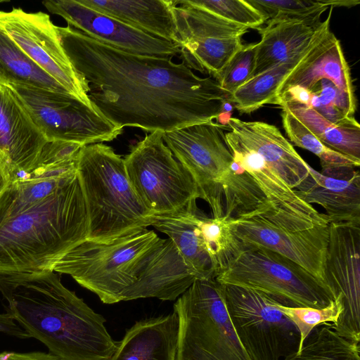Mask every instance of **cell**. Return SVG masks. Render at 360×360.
<instances>
[{
  "instance_id": "obj_12",
  "label": "cell",
  "mask_w": 360,
  "mask_h": 360,
  "mask_svg": "<svg viewBox=\"0 0 360 360\" xmlns=\"http://www.w3.org/2000/svg\"><path fill=\"white\" fill-rule=\"evenodd\" d=\"M179 54L191 70L215 79L243 47L241 37L249 28L227 21L187 1H174Z\"/></svg>"
},
{
  "instance_id": "obj_14",
  "label": "cell",
  "mask_w": 360,
  "mask_h": 360,
  "mask_svg": "<svg viewBox=\"0 0 360 360\" xmlns=\"http://www.w3.org/2000/svg\"><path fill=\"white\" fill-rule=\"evenodd\" d=\"M323 281L335 299L338 295L342 299V313L330 323L333 330L359 344L360 224L329 222Z\"/></svg>"
},
{
  "instance_id": "obj_31",
  "label": "cell",
  "mask_w": 360,
  "mask_h": 360,
  "mask_svg": "<svg viewBox=\"0 0 360 360\" xmlns=\"http://www.w3.org/2000/svg\"><path fill=\"white\" fill-rule=\"evenodd\" d=\"M282 110L283 126L288 139L295 146L316 155L320 160L321 172L345 167H359L360 160L352 159L328 148L288 111L284 109Z\"/></svg>"
},
{
  "instance_id": "obj_6",
  "label": "cell",
  "mask_w": 360,
  "mask_h": 360,
  "mask_svg": "<svg viewBox=\"0 0 360 360\" xmlns=\"http://www.w3.org/2000/svg\"><path fill=\"white\" fill-rule=\"evenodd\" d=\"M77 172L86 202L87 240L108 243L151 226L153 214L134 191L124 159L102 143L84 146Z\"/></svg>"
},
{
  "instance_id": "obj_10",
  "label": "cell",
  "mask_w": 360,
  "mask_h": 360,
  "mask_svg": "<svg viewBox=\"0 0 360 360\" xmlns=\"http://www.w3.org/2000/svg\"><path fill=\"white\" fill-rule=\"evenodd\" d=\"M222 285L229 319L251 360H281L297 352L300 332L276 301L255 290Z\"/></svg>"
},
{
  "instance_id": "obj_26",
  "label": "cell",
  "mask_w": 360,
  "mask_h": 360,
  "mask_svg": "<svg viewBox=\"0 0 360 360\" xmlns=\"http://www.w3.org/2000/svg\"><path fill=\"white\" fill-rule=\"evenodd\" d=\"M202 212L195 205L176 214L154 215L151 226L168 236L188 271L196 279L215 278L212 262L199 232Z\"/></svg>"
},
{
  "instance_id": "obj_38",
  "label": "cell",
  "mask_w": 360,
  "mask_h": 360,
  "mask_svg": "<svg viewBox=\"0 0 360 360\" xmlns=\"http://www.w3.org/2000/svg\"><path fill=\"white\" fill-rule=\"evenodd\" d=\"M0 360H63L51 353L42 352H3L0 353Z\"/></svg>"
},
{
  "instance_id": "obj_19",
  "label": "cell",
  "mask_w": 360,
  "mask_h": 360,
  "mask_svg": "<svg viewBox=\"0 0 360 360\" xmlns=\"http://www.w3.org/2000/svg\"><path fill=\"white\" fill-rule=\"evenodd\" d=\"M233 160L252 177L280 221L291 228L327 226L329 219L304 202L255 151L247 147L230 130L225 133Z\"/></svg>"
},
{
  "instance_id": "obj_15",
  "label": "cell",
  "mask_w": 360,
  "mask_h": 360,
  "mask_svg": "<svg viewBox=\"0 0 360 360\" xmlns=\"http://www.w3.org/2000/svg\"><path fill=\"white\" fill-rule=\"evenodd\" d=\"M228 224L242 244L262 246L282 255L324 282L329 224L295 229L255 212L229 219Z\"/></svg>"
},
{
  "instance_id": "obj_29",
  "label": "cell",
  "mask_w": 360,
  "mask_h": 360,
  "mask_svg": "<svg viewBox=\"0 0 360 360\" xmlns=\"http://www.w3.org/2000/svg\"><path fill=\"white\" fill-rule=\"evenodd\" d=\"M0 82L30 85L70 94L60 84L30 60L1 30Z\"/></svg>"
},
{
  "instance_id": "obj_3",
  "label": "cell",
  "mask_w": 360,
  "mask_h": 360,
  "mask_svg": "<svg viewBox=\"0 0 360 360\" xmlns=\"http://www.w3.org/2000/svg\"><path fill=\"white\" fill-rule=\"evenodd\" d=\"M0 292L7 313L63 360H109L117 347L105 318L65 288L53 271L0 273Z\"/></svg>"
},
{
  "instance_id": "obj_9",
  "label": "cell",
  "mask_w": 360,
  "mask_h": 360,
  "mask_svg": "<svg viewBox=\"0 0 360 360\" xmlns=\"http://www.w3.org/2000/svg\"><path fill=\"white\" fill-rule=\"evenodd\" d=\"M129 180L153 215H169L196 205L195 184L162 139V131L146 135L124 159Z\"/></svg>"
},
{
  "instance_id": "obj_18",
  "label": "cell",
  "mask_w": 360,
  "mask_h": 360,
  "mask_svg": "<svg viewBox=\"0 0 360 360\" xmlns=\"http://www.w3.org/2000/svg\"><path fill=\"white\" fill-rule=\"evenodd\" d=\"M47 142L13 89L0 82V169L8 184L32 169Z\"/></svg>"
},
{
  "instance_id": "obj_21",
  "label": "cell",
  "mask_w": 360,
  "mask_h": 360,
  "mask_svg": "<svg viewBox=\"0 0 360 360\" xmlns=\"http://www.w3.org/2000/svg\"><path fill=\"white\" fill-rule=\"evenodd\" d=\"M226 125L247 147L257 153L290 188L296 189L308 177L309 165L276 126L231 117Z\"/></svg>"
},
{
  "instance_id": "obj_30",
  "label": "cell",
  "mask_w": 360,
  "mask_h": 360,
  "mask_svg": "<svg viewBox=\"0 0 360 360\" xmlns=\"http://www.w3.org/2000/svg\"><path fill=\"white\" fill-rule=\"evenodd\" d=\"M281 360H360L359 344L338 335L330 323L312 330L300 352Z\"/></svg>"
},
{
  "instance_id": "obj_35",
  "label": "cell",
  "mask_w": 360,
  "mask_h": 360,
  "mask_svg": "<svg viewBox=\"0 0 360 360\" xmlns=\"http://www.w3.org/2000/svg\"><path fill=\"white\" fill-rule=\"evenodd\" d=\"M227 21L256 29L265 22L264 16L246 0H186Z\"/></svg>"
},
{
  "instance_id": "obj_11",
  "label": "cell",
  "mask_w": 360,
  "mask_h": 360,
  "mask_svg": "<svg viewBox=\"0 0 360 360\" xmlns=\"http://www.w3.org/2000/svg\"><path fill=\"white\" fill-rule=\"evenodd\" d=\"M22 101L48 141H63L87 146L110 141L123 128L96 108L68 94L20 84H7Z\"/></svg>"
},
{
  "instance_id": "obj_39",
  "label": "cell",
  "mask_w": 360,
  "mask_h": 360,
  "mask_svg": "<svg viewBox=\"0 0 360 360\" xmlns=\"http://www.w3.org/2000/svg\"><path fill=\"white\" fill-rule=\"evenodd\" d=\"M8 184V182L6 180L0 169V193L4 191Z\"/></svg>"
},
{
  "instance_id": "obj_23",
  "label": "cell",
  "mask_w": 360,
  "mask_h": 360,
  "mask_svg": "<svg viewBox=\"0 0 360 360\" xmlns=\"http://www.w3.org/2000/svg\"><path fill=\"white\" fill-rule=\"evenodd\" d=\"M179 317L166 315L136 321L109 360H178Z\"/></svg>"
},
{
  "instance_id": "obj_37",
  "label": "cell",
  "mask_w": 360,
  "mask_h": 360,
  "mask_svg": "<svg viewBox=\"0 0 360 360\" xmlns=\"http://www.w3.org/2000/svg\"><path fill=\"white\" fill-rule=\"evenodd\" d=\"M0 333L20 339L30 338V335L8 314H0Z\"/></svg>"
},
{
  "instance_id": "obj_17",
  "label": "cell",
  "mask_w": 360,
  "mask_h": 360,
  "mask_svg": "<svg viewBox=\"0 0 360 360\" xmlns=\"http://www.w3.org/2000/svg\"><path fill=\"white\" fill-rule=\"evenodd\" d=\"M82 147L73 142L48 141L32 169L0 193V221L37 203L70 181L77 174Z\"/></svg>"
},
{
  "instance_id": "obj_5",
  "label": "cell",
  "mask_w": 360,
  "mask_h": 360,
  "mask_svg": "<svg viewBox=\"0 0 360 360\" xmlns=\"http://www.w3.org/2000/svg\"><path fill=\"white\" fill-rule=\"evenodd\" d=\"M225 126L213 121L162 132L165 145L192 177L212 217L236 218L269 203L228 146Z\"/></svg>"
},
{
  "instance_id": "obj_27",
  "label": "cell",
  "mask_w": 360,
  "mask_h": 360,
  "mask_svg": "<svg viewBox=\"0 0 360 360\" xmlns=\"http://www.w3.org/2000/svg\"><path fill=\"white\" fill-rule=\"evenodd\" d=\"M279 106L292 115L328 148L360 160V125L354 117L342 124H333L298 103L283 102Z\"/></svg>"
},
{
  "instance_id": "obj_13",
  "label": "cell",
  "mask_w": 360,
  "mask_h": 360,
  "mask_svg": "<svg viewBox=\"0 0 360 360\" xmlns=\"http://www.w3.org/2000/svg\"><path fill=\"white\" fill-rule=\"evenodd\" d=\"M0 30L70 94L95 108L88 96L87 84L72 65L48 14L19 8L0 11Z\"/></svg>"
},
{
  "instance_id": "obj_25",
  "label": "cell",
  "mask_w": 360,
  "mask_h": 360,
  "mask_svg": "<svg viewBox=\"0 0 360 360\" xmlns=\"http://www.w3.org/2000/svg\"><path fill=\"white\" fill-rule=\"evenodd\" d=\"M155 37L177 44V30L172 0H79Z\"/></svg>"
},
{
  "instance_id": "obj_16",
  "label": "cell",
  "mask_w": 360,
  "mask_h": 360,
  "mask_svg": "<svg viewBox=\"0 0 360 360\" xmlns=\"http://www.w3.org/2000/svg\"><path fill=\"white\" fill-rule=\"evenodd\" d=\"M43 4L50 13L62 17L68 26L118 50L156 57L179 53V47L174 43L150 35L79 0H49Z\"/></svg>"
},
{
  "instance_id": "obj_4",
  "label": "cell",
  "mask_w": 360,
  "mask_h": 360,
  "mask_svg": "<svg viewBox=\"0 0 360 360\" xmlns=\"http://www.w3.org/2000/svg\"><path fill=\"white\" fill-rule=\"evenodd\" d=\"M89 218L77 174L47 198L0 221V273L53 271L87 240Z\"/></svg>"
},
{
  "instance_id": "obj_36",
  "label": "cell",
  "mask_w": 360,
  "mask_h": 360,
  "mask_svg": "<svg viewBox=\"0 0 360 360\" xmlns=\"http://www.w3.org/2000/svg\"><path fill=\"white\" fill-rule=\"evenodd\" d=\"M256 46L257 43L243 44L216 79L220 87L229 95L251 78Z\"/></svg>"
},
{
  "instance_id": "obj_20",
  "label": "cell",
  "mask_w": 360,
  "mask_h": 360,
  "mask_svg": "<svg viewBox=\"0 0 360 360\" xmlns=\"http://www.w3.org/2000/svg\"><path fill=\"white\" fill-rule=\"evenodd\" d=\"M333 8L330 7L323 21L321 20L322 15L304 19L269 20L264 27L256 28L261 40L257 43L251 78L311 47L330 30Z\"/></svg>"
},
{
  "instance_id": "obj_32",
  "label": "cell",
  "mask_w": 360,
  "mask_h": 360,
  "mask_svg": "<svg viewBox=\"0 0 360 360\" xmlns=\"http://www.w3.org/2000/svg\"><path fill=\"white\" fill-rule=\"evenodd\" d=\"M269 20L304 19L322 15L328 6H354L356 0H246ZM265 21V22H266Z\"/></svg>"
},
{
  "instance_id": "obj_33",
  "label": "cell",
  "mask_w": 360,
  "mask_h": 360,
  "mask_svg": "<svg viewBox=\"0 0 360 360\" xmlns=\"http://www.w3.org/2000/svg\"><path fill=\"white\" fill-rule=\"evenodd\" d=\"M198 229L217 276L239 250L241 243L233 236L228 219L224 217L209 218L202 212L198 220Z\"/></svg>"
},
{
  "instance_id": "obj_22",
  "label": "cell",
  "mask_w": 360,
  "mask_h": 360,
  "mask_svg": "<svg viewBox=\"0 0 360 360\" xmlns=\"http://www.w3.org/2000/svg\"><path fill=\"white\" fill-rule=\"evenodd\" d=\"M295 191L304 202L321 205L330 222L360 224V175L356 167L330 176L309 166L308 177Z\"/></svg>"
},
{
  "instance_id": "obj_8",
  "label": "cell",
  "mask_w": 360,
  "mask_h": 360,
  "mask_svg": "<svg viewBox=\"0 0 360 360\" xmlns=\"http://www.w3.org/2000/svg\"><path fill=\"white\" fill-rule=\"evenodd\" d=\"M179 317L178 360H251L225 305L223 285L195 279L174 304Z\"/></svg>"
},
{
  "instance_id": "obj_7",
  "label": "cell",
  "mask_w": 360,
  "mask_h": 360,
  "mask_svg": "<svg viewBox=\"0 0 360 360\" xmlns=\"http://www.w3.org/2000/svg\"><path fill=\"white\" fill-rule=\"evenodd\" d=\"M215 279L261 292L286 307L321 309L335 300L323 281L290 259L259 245L241 243Z\"/></svg>"
},
{
  "instance_id": "obj_2",
  "label": "cell",
  "mask_w": 360,
  "mask_h": 360,
  "mask_svg": "<svg viewBox=\"0 0 360 360\" xmlns=\"http://www.w3.org/2000/svg\"><path fill=\"white\" fill-rule=\"evenodd\" d=\"M53 271L68 274L105 304L155 297L172 301L196 279L168 238L146 228L108 243L86 240Z\"/></svg>"
},
{
  "instance_id": "obj_1",
  "label": "cell",
  "mask_w": 360,
  "mask_h": 360,
  "mask_svg": "<svg viewBox=\"0 0 360 360\" xmlns=\"http://www.w3.org/2000/svg\"><path fill=\"white\" fill-rule=\"evenodd\" d=\"M56 30L94 107L114 124L150 133L217 119L229 94L173 57L124 52L70 26Z\"/></svg>"
},
{
  "instance_id": "obj_34",
  "label": "cell",
  "mask_w": 360,
  "mask_h": 360,
  "mask_svg": "<svg viewBox=\"0 0 360 360\" xmlns=\"http://www.w3.org/2000/svg\"><path fill=\"white\" fill-rule=\"evenodd\" d=\"M278 309L295 325L300 332V352L307 338L316 326L334 324L343 309L341 296L338 295L328 306L321 309L307 307H286L277 303Z\"/></svg>"
},
{
  "instance_id": "obj_28",
  "label": "cell",
  "mask_w": 360,
  "mask_h": 360,
  "mask_svg": "<svg viewBox=\"0 0 360 360\" xmlns=\"http://www.w3.org/2000/svg\"><path fill=\"white\" fill-rule=\"evenodd\" d=\"M319 40L302 53L280 63L249 79L229 96V101L233 103L236 109L242 113H250L264 105L274 104L276 91L281 84Z\"/></svg>"
},
{
  "instance_id": "obj_24",
  "label": "cell",
  "mask_w": 360,
  "mask_h": 360,
  "mask_svg": "<svg viewBox=\"0 0 360 360\" xmlns=\"http://www.w3.org/2000/svg\"><path fill=\"white\" fill-rule=\"evenodd\" d=\"M322 79H330L340 89L355 95L349 66L340 41L330 30L319 40L300 64L285 78L276 91L275 100L288 87L298 86L309 89Z\"/></svg>"
}]
</instances>
